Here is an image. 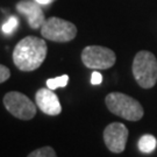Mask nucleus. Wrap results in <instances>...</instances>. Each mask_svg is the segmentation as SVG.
Masks as SVG:
<instances>
[{"label":"nucleus","mask_w":157,"mask_h":157,"mask_svg":"<svg viewBox=\"0 0 157 157\" xmlns=\"http://www.w3.org/2000/svg\"><path fill=\"white\" fill-rule=\"evenodd\" d=\"M17 26H19V20L17 17H11L2 26V32L7 35H11L12 33H14L17 30Z\"/></svg>","instance_id":"13"},{"label":"nucleus","mask_w":157,"mask_h":157,"mask_svg":"<svg viewBox=\"0 0 157 157\" xmlns=\"http://www.w3.org/2000/svg\"><path fill=\"white\" fill-rule=\"evenodd\" d=\"M48 47L43 39L36 36H26L19 41L13 50V62L23 72H30L39 69L44 62Z\"/></svg>","instance_id":"1"},{"label":"nucleus","mask_w":157,"mask_h":157,"mask_svg":"<svg viewBox=\"0 0 157 157\" xmlns=\"http://www.w3.org/2000/svg\"><path fill=\"white\" fill-rule=\"evenodd\" d=\"M11 77V71L10 69L2 64H0V84L5 83L6 80H8Z\"/></svg>","instance_id":"14"},{"label":"nucleus","mask_w":157,"mask_h":157,"mask_svg":"<svg viewBox=\"0 0 157 157\" xmlns=\"http://www.w3.org/2000/svg\"><path fill=\"white\" fill-rule=\"evenodd\" d=\"M84 65L93 70H106L115 64V52L109 48L101 45H89L82 51Z\"/></svg>","instance_id":"6"},{"label":"nucleus","mask_w":157,"mask_h":157,"mask_svg":"<svg viewBox=\"0 0 157 157\" xmlns=\"http://www.w3.org/2000/svg\"><path fill=\"white\" fill-rule=\"evenodd\" d=\"M37 4H40V5H50V4H52L54 2V0H35Z\"/></svg>","instance_id":"16"},{"label":"nucleus","mask_w":157,"mask_h":157,"mask_svg":"<svg viewBox=\"0 0 157 157\" xmlns=\"http://www.w3.org/2000/svg\"><path fill=\"white\" fill-rule=\"evenodd\" d=\"M101 82H102V76H101V73L98 72V71H94V72L92 73V76H91V84L99 85V84H101Z\"/></svg>","instance_id":"15"},{"label":"nucleus","mask_w":157,"mask_h":157,"mask_svg":"<svg viewBox=\"0 0 157 157\" xmlns=\"http://www.w3.org/2000/svg\"><path fill=\"white\" fill-rule=\"evenodd\" d=\"M15 10L17 13L27 19L28 25L30 28L37 29L41 28L42 25L45 21V17L43 10L41 8V5L36 1H30V0H20L15 5Z\"/></svg>","instance_id":"8"},{"label":"nucleus","mask_w":157,"mask_h":157,"mask_svg":"<svg viewBox=\"0 0 157 157\" xmlns=\"http://www.w3.org/2000/svg\"><path fill=\"white\" fill-rule=\"evenodd\" d=\"M157 147V140L155 136L150 134L143 135L139 140V149L144 154H150Z\"/></svg>","instance_id":"10"},{"label":"nucleus","mask_w":157,"mask_h":157,"mask_svg":"<svg viewBox=\"0 0 157 157\" xmlns=\"http://www.w3.org/2000/svg\"><path fill=\"white\" fill-rule=\"evenodd\" d=\"M2 102L6 111H8L13 117L20 120H32L37 112L35 102L30 100L27 95L17 91L7 92L4 95Z\"/></svg>","instance_id":"5"},{"label":"nucleus","mask_w":157,"mask_h":157,"mask_svg":"<svg viewBox=\"0 0 157 157\" xmlns=\"http://www.w3.org/2000/svg\"><path fill=\"white\" fill-rule=\"evenodd\" d=\"M67 83H69V76L67 75H63V76H59V77H56V78L48 79L47 80V86H48V89L54 91L58 89V87L67 86Z\"/></svg>","instance_id":"11"},{"label":"nucleus","mask_w":157,"mask_h":157,"mask_svg":"<svg viewBox=\"0 0 157 157\" xmlns=\"http://www.w3.org/2000/svg\"><path fill=\"white\" fill-rule=\"evenodd\" d=\"M54 1H56V0H54Z\"/></svg>","instance_id":"17"},{"label":"nucleus","mask_w":157,"mask_h":157,"mask_svg":"<svg viewBox=\"0 0 157 157\" xmlns=\"http://www.w3.org/2000/svg\"><path fill=\"white\" fill-rule=\"evenodd\" d=\"M128 140V129L124 124L113 122L104 130V141L109 151L120 154L124 150Z\"/></svg>","instance_id":"7"},{"label":"nucleus","mask_w":157,"mask_h":157,"mask_svg":"<svg viewBox=\"0 0 157 157\" xmlns=\"http://www.w3.org/2000/svg\"><path fill=\"white\" fill-rule=\"evenodd\" d=\"M133 75L142 89H151L157 82V59L150 51H139L133 61Z\"/></svg>","instance_id":"3"},{"label":"nucleus","mask_w":157,"mask_h":157,"mask_svg":"<svg viewBox=\"0 0 157 157\" xmlns=\"http://www.w3.org/2000/svg\"><path fill=\"white\" fill-rule=\"evenodd\" d=\"M41 35L43 39L52 42L65 43L72 41L77 35V27L70 21L57 17L47 19L41 27Z\"/></svg>","instance_id":"4"},{"label":"nucleus","mask_w":157,"mask_h":157,"mask_svg":"<svg viewBox=\"0 0 157 157\" xmlns=\"http://www.w3.org/2000/svg\"><path fill=\"white\" fill-rule=\"evenodd\" d=\"M35 102L40 111L47 114L55 117L62 112V106L56 93L50 89H40L35 94Z\"/></svg>","instance_id":"9"},{"label":"nucleus","mask_w":157,"mask_h":157,"mask_svg":"<svg viewBox=\"0 0 157 157\" xmlns=\"http://www.w3.org/2000/svg\"><path fill=\"white\" fill-rule=\"evenodd\" d=\"M27 157H57V155L56 151L54 150V148L47 146L32 151Z\"/></svg>","instance_id":"12"},{"label":"nucleus","mask_w":157,"mask_h":157,"mask_svg":"<svg viewBox=\"0 0 157 157\" xmlns=\"http://www.w3.org/2000/svg\"><path fill=\"white\" fill-rule=\"evenodd\" d=\"M105 102L109 112L129 121H139L144 114L143 107L139 101L121 92L107 94Z\"/></svg>","instance_id":"2"}]
</instances>
